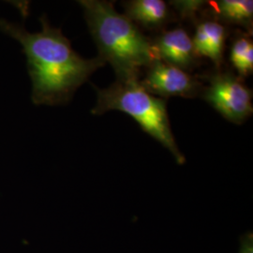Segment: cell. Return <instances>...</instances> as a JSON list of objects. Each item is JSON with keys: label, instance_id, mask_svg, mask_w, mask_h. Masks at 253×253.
Segmentation results:
<instances>
[{"label": "cell", "instance_id": "cell-1", "mask_svg": "<svg viewBox=\"0 0 253 253\" xmlns=\"http://www.w3.org/2000/svg\"><path fill=\"white\" fill-rule=\"evenodd\" d=\"M42 30L28 32L24 27L0 20V28L17 41L26 54L31 79V99L37 105L68 102L92 73L103 67L100 56L86 59L77 54L60 28L52 27L45 16Z\"/></svg>", "mask_w": 253, "mask_h": 253}, {"label": "cell", "instance_id": "cell-2", "mask_svg": "<svg viewBox=\"0 0 253 253\" xmlns=\"http://www.w3.org/2000/svg\"><path fill=\"white\" fill-rule=\"evenodd\" d=\"M100 58L112 65L118 81L140 80L141 72L159 59L153 43L138 26L118 13L112 2L80 0Z\"/></svg>", "mask_w": 253, "mask_h": 253}, {"label": "cell", "instance_id": "cell-3", "mask_svg": "<svg viewBox=\"0 0 253 253\" xmlns=\"http://www.w3.org/2000/svg\"><path fill=\"white\" fill-rule=\"evenodd\" d=\"M95 89L97 102L91 110L92 115L101 116L111 110L125 113L134 118L144 131L167 148L176 163H185V157L172 135L164 99L145 90L140 80H117L107 88Z\"/></svg>", "mask_w": 253, "mask_h": 253}, {"label": "cell", "instance_id": "cell-4", "mask_svg": "<svg viewBox=\"0 0 253 253\" xmlns=\"http://www.w3.org/2000/svg\"><path fill=\"white\" fill-rule=\"evenodd\" d=\"M208 82L201 94L223 118L239 125L253 115V91L241 78L233 73H217L209 76Z\"/></svg>", "mask_w": 253, "mask_h": 253}, {"label": "cell", "instance_id": "cell-5", "mask_svg": "<svg viewBox=\"0 0 253 253\" xmlns=\"http://www.w3.org/2000/svg\"><path fill=\"white\" fill-rule=\"evenodd\" d=\"M145 73L141 84L153 96L163 98H195L202 93L203 85L190 73L170 64L156 59Z\"/></svg>", "mask_w": 253, "mask_h": 253}, {"label": "cell", "instance_id": "cell-6", "mask_svg": "<svg viewBox=\"0 0 253 253\" xmlns=\"http://www.w3.org/2000/svg\"><path fill=\"white\" fill-rule=\"evenodd\" d=\"M152 43L159 59L165 63L185 72L197 64L199 56L195 52L192 39L182 27L163 32Z\"/></svg>", "mask_w": 253, "mask_h": 253}, {"label": "cell", "instance_id": "cell-7", "mask_svg": "<svg viewBox=\"0 0 253 253\" xmlns=\"http://www.w3.org/2000/svg\"><path fill=\"white\" fill-rule=\"evenodd\" d=\"M227 31L225 27L216 20H206L198 24L192 39L198 56L209 58L220 67L223 60Z\"/></svg>", "mask_w": 253, "mask_h": 253}, {"label": "cell", "instance_id": "cell-8", "mask_svg": "<svg viewBox=\"0 0 253 253\" xmlns=\"http://www.w3.org/2000/svg\"><path fill=\"white\" fill-rule=\"evenodd\" d=\"M124 6L125 15L136 26L156 29L167 24L171 18L168 5L163 0H132Z\"/></svg>", "mask_w": 253, "mask_h": 253}, {"label": "cell", "instance_id": "cell-9", "mask_svg": "<svg viewBox=\"0 0 253 253\" xmlns=\"http://www.w3.org/2000/svg\"><path fill=\"white\" fill-rule=\"evenodd\" d=\"M208 5L217 20L252 30L253 2L251 0H217L209 1Z\"/></svg>", "mask_w": 253, "mask_h": 253}, {"label": "cell", "instance_id": "cell-10", "mask_svg": "<svg viewBox=\"0 0 253 253\" xmlns=\"http://www.w3.org/2000/svg\"><path fill=\"white\" fill-rule=\"evenodd\" d=\"M230 60L238 73L239 78L253 74V43L249 37L235 39L231 47Z\"/></svg>", "mask_w": 253, "mask_h": 253}, {"label": "cell", "instance_id": "cell-11", "mask_svg": "<svg viewBox=\"0 0 253 253\" xmlns=\"http://www.w3.org/2000/svg\"><path fill=\"white\" fill-rule=\"evenodd\" d=\"M172 6L175 7L177 11H179L183 17L194 18L196 13L202 10V8L207 5L205 1H172Z\"/></svg>", "mask_w": 253, "mask_h": 253}, {"label": "cell", "instance_id": "cell-12", "mask_svg": "<svg viewBox=\"0 0 253 253\" xmlns=\"http://www.w3.org/2000/svg\"><path fill=\"white\" fill-rule=\"evenodd\" d=\"M240 250L239 253H253V233L248 231L239 238Z\"/></svg>", "mask_w": 253, "mask_h": 253}]
</instances>
